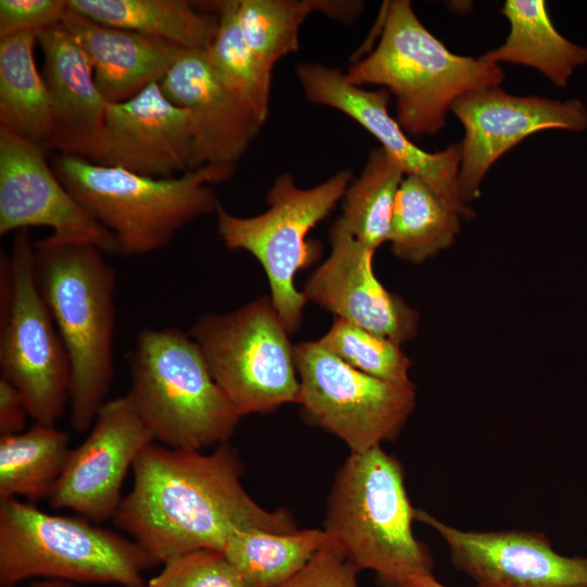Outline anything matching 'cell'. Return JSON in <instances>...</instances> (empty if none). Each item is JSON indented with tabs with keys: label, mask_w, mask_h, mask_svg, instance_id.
<instances>
[{
	"label": "cell",
	"mask_w": 587,
	"mask_h": 587,
	"mask_svg": "<svg viewBox=\"0 0 587 587\" xmlns=\"http://www.w3.org/2000/svg\"><path fill=\"white\" fill-rule=\"evenodd\" d=\"M36 41L33 33L0 38V127L45 149L52 137L53 118L35 62Z\"/></svg>",
	"instance_id": "cell-24"
},
{
	"label": "cell",
	"mask_w": 587,
	"mask_h": 587,
	"mask_svg": "<svg viewBox=\"0 0 587 587\" xmlns=\"http://www.w3.org/2000/svg\"><path fill=\"white\" fill-rule=\"evenodd\" d=\"M295 71L310 102L333 108L354 120L380 142L405 175L428 184L462 218L475 216L459 190L460 142L437 152L424 151L388 113L389 92L385 88L363 89L347 82L341 70L319 63L301 62Z\"/></svg>",
	"instance_id": "cell-15"
},
{
	"label": "cell",
	"mask_w": 587,
	"mask_h": 587,
	"mask_svg": "<svg viewBox=\"0 0 587 587\" xmlns=\"http://www.w3.org/2000/svg\"><path fill=\"white\" fill-rule=\"evenodd\" d=\"M28 587H77L71 582L61 580V579H51L42 583H37Z\"/></svg>",
	"instance_id": "cell-37"
},
{
	"label": "cell",
	"mask_w": 587,
	"mask_h": 587,
	"mask_svg": "<svg viewBox=\"0 0 587 587\" xmlns=\"http://www.w3.org/2000/svg\"><path fill=\"white\" fill-rule=\"evenodd\" d=\"M28 410L17 390L4 377H0V436L22 433L26 425Z\"/></svg>",
	"instance_id": "cell-35"
},
{
	"label": "cell",
	"mask_w": 587,
	"mask_h": 587,
	"mask_svg": "<svg viewBox=\"0 0 587 587\" xmlns=\"http://www.w3.org/2000/svg\"><path fill=\"white\" fill-rule=\"evenodd\" d=\"M163 93L190 114L192 170L229 179L264 122L213 71L207 54L185 50L160 82Z\"/></svg>",
	"instance_id": "cell-18"
},
{
	"label": "cell",
	"mask_w": 587,
	"mask_h": 587,
	"mask_svg": "<svg viewBox=\"0 0 587 587\" xmlns=\"http://www.w3.org/2000/svg\"><path fill=\"white\" fill-rule=\"evenodd\" d=\"M189 334L241 417L298 402L294 346L271 297L226 314H205Z\"/></svg>",
	"instance_id": "cell-10"
},
{
	"label": "cell",
	"mask_w": 587,
	"mask_h": 587,
	"mask_svg": "<svg viewBox=\"0 0 587 587\" xmlns=\"http://www.w3.org/2000/svg\"><path fill=\"white\" fill-rule=\"evenodd\" d=\"M373 51L345 73L352 85H379L396 98V121L408 135H435L463 93L498 87V64L451 52L419 20L408 0L386 2Z\"/></svg>",
	"instance_id": "cell-4"
},
{
	"label": "cell",
	"mask_w": 587,
	"mask_h": 587,
	"mask_svg": "<svg viewBox=\"0 0 587 587\" xmlns=\"http://www.w3.org/2000/svg\"><path fill=\"white\" fill-rule=\"evenodd\" d=\"M330 254L308 279L303 295L335 314L398 345L417 334L419 313L377 279L374 250L336 223L329 232Z\"/></svg>",
	"instance_id": "cell-19"
},
{
	"label": "cell",
	"mask_w": 587,
	"mask_h": 587,
	"mask_svg": "<svg viewBox=\"0 0 587 587\" xmlns=\"http://www.w3.org/2000/svg\"><path fill=\"white\" fill-rule=\"evenodd\" d=\"M38 226L117 254L114 236L66 189L43 149L0 127V235Z\"/></svg>",
	"instance_id": "cell-14"
},
{
	"label": "cell",
	"mask_w": 587,
	"mask_h": 587,
	"mask_svg": "<svg viewBox=\"0 0 587 587\" xmlns=\"http://www.w3.org/2000/svg\"><path fill=\"white\" fill-rule=\"evenodd\" d=\"M93 245L49 235L34 242L35 276L71 364L70 420L88 432L113 367L115 272Z\"/></svg>",
	"instance_id": "cell-2"
},
{
	"label": "cell",
	"mask_w": 587,
	"mask_h": 587,
	"mask_svg": "<svg viewBox=\"0 0 587 587\" xmlns=\"http://www.w3.org/2000/svg\"><path fill=\"white\" fill-rule=\"evenodd\" d=\"M334 539L324 529L236 532L222 552L250 587H279Z\"/></svg>",
	"instance_id": "cell-27"
},
{
	"label": "cell",
	"mask_w": 587,
	"mask_h": 587,
	"mask_svg": "<svg viewBox=\"0 0 587 587\" xmlns=\"http://www.w3.org/2000/svg\"><path fill=\"white\" fill-rule=\"evenodd\" d=\"M411 587H449L438 582L435 576H427L415 580Z\"/></svg>",
	"instance_id": "cell-36"
},
{
	"label": "cell",
	"mask_w": 587,
	"mask_h": 587,
	"mask_svg": "<svg viewBox=\"0 0 587 587\" xmlns=\"http://www.w3.org/2000/svg\"><path fill=\"white\" fill-rule=\"evenodd\" d=\"M37 41L53 118L49 148L87 159L98 141L108 101L85 51L61 23L39 32Z\"/></svg>",
	"instance_id": "cell-20"
},
{
	"label": "cell",
	"mask_w": 587,
	"mask_h": 587,
	"mask_svg": "<svg viewBox=\"0 0 587 587\" xmlns=\"http://www.w3.org/2000/svg\"><path fill=\"white\" fill-rule=\"evenodd\" d=\"M0 369L21 392L29 417L54 425L71 395V364L40 295L28 229L0 258Z\"/></svg>",
	"instance_id": "cell-9"
},
{
	"label": "cell",
	"mask_w": 587,
	"mask_h": 587,
	"mask_svg": "<svg viewBox=\"0 0 587 587\" xmlns=\"http://www.w3.org/2000/svg\"><path fill=\"white\" fill-rule=\"evenodd\" d=\"M298 402L309 422L337 436L350 453L395 439L415 408L414 384L367 375L317 341L294 346Z\"/></svg>",
	"instance_id": "cell-11"
},
{
	"label": "cell",
	"mask_w": 587,
	"mask_h": 587,
	"mask_svg": "<svg viewBox=\"0 0 587 587\" xmlns=\"http://www.w3.org/2000/svg\"><path fill=\"white\" fill-rule=\"evenodd\" d=\"M461 216L428 184L405 175L395 202L388 241L394 254L422 263L449 248Z\"/></svg>",
	"instance_id": "cell-26"
},
{
	"label": "cell",
	"mask_w": 587,
	"mask_h": 587,
	"mask_svg": "<svg viewBox=\"0 0 587 587\" xmlns=\"http://www.w3.org/2000/svg\"><path fill=\"white\" fill-rule=\"evenodd\" d=\"M362 3L338 0H238V25L250 50L273 71L275 64L299 49V30L320 11L340 22H352Z\"/></svg>",
	"instance_id": "cell-25"
},
{
	"label": "cell",
	"mask_w": 587,
	"mask_h": 587,
	"mask_svg": "<svg viewBox=\"0 0 587 587\" xmlns=\"http://www.w3.org/2000/svg\"><path fill=\"white\" fill-rule=\"evenodd\" d=\"M414 519L440 535L454 567L476 587H587V557L558 553L544 533L462 530L423 509Z\"/></svg>",
	"instance_id": "cell-16"
},
{
	"label": "cell",
	"mask_w": 587,
	"mask_h": 587,
	"mask_svg": "<svg viewBox=\"0 0 587 587\" xmlns=\"http://www.w3.org/2000/svg\"><path fill=\"white\" fill-rule=\"evenodd\" d=\"M64 0H1L0 38L39 32L61 23Z\"/></svg>",
	"instance_id": "cell-33"
},
{
	"label": "cell",
	"mask_w": 587,
	"mask_h": 587,
	"mask_svg": "<svg viewBox=\"0 0 587 587\" xmlns=\"http://www.w3.org/2000/svg\"><path fill=\"white\" fill-rule=\"evenodd\" d=\"M215 36L204 51L221 82L264 123L268 117L270 70L248 47L238 25V0L221 1Z\"/></svg>",
	"instance_id": "cell-30"
},
{
	"label": "cell",
	"mask_w": 587,
	"mask_h": 587,
	"mask_svg": "<svg viewBox=\"0 0 587 587\" xmlns=\"http://www.w3.org/2000/svg\"><path fill=\"white\" fill-rule=\"evenodd\" d=\"M351 180L352 172L346 168L314 187L300 188L285 173L267 191L265 212L241 217L222 205L216 211L217 234L224 245L251 253L263 267L272 302L289 334L299 328L307 303L295 286V276L322 251L320 243L308 241V235L344 198Z\"/></svg>",
	"instance_id": "cell-8"
},
{
	"label": "cell",
	"mask_w": 587,
	"mask_h": 587,
	"mask_svg": "<svg viewBox=\"0 0 587 587\" xmlns=\"http://www.w3.org/2000/svg\"><path fill=\"white\" fill-rule=\"evenodd\" d=\"M132 471L113 521L158 564L200 549L222 551L243 529H298L288 512L266 510L246 491L243 466L227 442L202 453L153 441Z\"/></svg>",
	"instance_id": "cell-1"
},
{
	"label": "cell",
	"mask_w": 587,
	"mask_h": 587,
	"mask_svg": "<svg viewBox=\"0 0 587 587\" xmlns=\"http://www.w3.org/2000/svg\"><path fill=\"white\" fill-rule=\"evenodd\" d=\"M190 114L154 83L133 98L108 102L89 161L139 175L167 178L192 171Z\"/></svg>",
	"instance_id": "cell-17"
},
{
	"label": "cell",
	"mask_w": 587,
	"mask_h": 587,
	"mask_svg": "<svg viewBox=\"0 0 587 587\" xmlns=\"http://www.w3.org/2000/svg\"><path fill=\"white\" fill-rule=\"evenodd\" d=\"M52 166L74 198L114 236L118 255L161 250L188 223L221 205L207 167L157 178L67 154L57 157Z\"/></svg>",
	"instance_id": "cell-6"
},
{
	"label": "cell",
	"mask_w": 587,
	"mask_h": 587,
	"mask_svg": "<svg viewBox=\"0 0 587 587\" xmlns=\"http://www.w3.org/2000/svg\"><path fill=\"white\" fill-rule=\"evenodd\" d=\"M450 111L464 127L458 185L466 203L480 196L492 164L524 138L544 129L587 128V108L579 99L513 96L500 86L467 91Z\"/></svg>",
	"instance_id": "cell-12"
},
{
	"label": "cell",
	"mask_w": 587,
	"mask_h": 587,
	"mask_svg": "<svg viewBox=\"0 0 587 587\" xmlns=\"http://www.w3.org/2000/svg\"><path fill=\"white\" fill-rule=\"evenodd\" d=\"M61 25L85 51L108 102L126 101L160 83L186 50L172 42L100 24L68 8Z\"/></svg>",
	"instance_id": "cell-21"
},
{
	"label": "cell",
	"mask_w": 587,
	"mask_h": 587,
	"mask_svg": "<svg viewBox=\"0 0 587 587\" xmlns=\"http://www.w3.org/2000/svg\"><path fill=\"white\" fill-rule=\"evenodd\" d=\"M358 573L333 541L279 587H359Z\"/></svg>",
	"instance_id": "cell-34"
},
{
	"label": "cell",
	"mask_w": 587,
	"mask_h": 587,
	"mask_svg": "<svg viewBox=\"0 0 587 587\" xmlns=\"http://www.w3.org/2000/svg\"><path fill=\"white\" fill-rule=\"evenodd\" d=\"M404 176L402 166L388 152L382 147L372 149L360 176L350 182L342 198L341 216L335 223L375 251L388 241Z\"/></svg>",
	"instance_id": "cell-29"
},
{
	"label": "cell",
	"mask_w": 587,
	"mask_h": 587,
	"mask_svg": "<svg viewBox=\"0 0 587 587\" xmlns=\"http://www.w3.org/2000/svg\"><path fill=\"white\" fill-rule=\"evenodd\" d=\"M319 342L334 355L367 375L394 384H413L409 376L412 362L400 345L349 321L335 317L333 325Z\"/></svg>",
	"instance_id": "cell-31"
},
{
	"label": "cell",
	"mask_w": 587,
	"mask_h": 587,
	"mask_svg": "<svg viewBox=\"0 0 587 587\" xmlns=\"http://www.w3.org/2000/svg\"><path fill=\"white\" fill-rule=\"evenodd\" d=\"M143 587H250L222 551L200 549L175 557Z\"/></svg>",
	"instance_id": "cell-32"
},
{
	"label": "cell",
	"mask_w": 587,
	"mask_h": 587,
	"mask_svg": "<svg viewBox=\"0 0 587 587\" xmlns=\"http://www.w3.org/2000/svg\"><path fill=\"white\" fill-rule=\"evenodd\" d=\"M71 450L68 434L55 425L35 422L27 430L0 436V499L48 498Z\"/></svg>",
	"instance_id": "cell-28"
},
{
	"label": "cell",
	"mask_w": 587,
	"mask_h": 587,
	"mask_svg": "<svg viewBox=\"0 0 587 587\" xmlns=\"http://www.w3.org/2000/svg\"><path fill=\"white\" fill-rule=\"evenodd\" d=\"M158 563L135 541L85 517L0 499V587L34 577L143 587Z\"/></svg>",
	"instance_id": "cell-7"
},
{
	"label": "cell",
	"mask_w": 587,
	"mask_h": 587,
	"mask_svg": "<svg viewBox=\"0 0 587 587\" xmlns=\"http://www.w3.org/2000/svg\"><path fill=\"white\" fill-rule=\"evenodd\" d=\"M412 507L400 461L382 446L350 453L332 487L324 530L359 572L380 587H411L434 576L428 547L412 530Z\"/></svg>",
	"instance_id": "cell-3"
},
{
	"label": "cell",
	"mask_w": 587,
	"mask_h": 587,
	"mask_svg": "<svg viewBox=\"0 0 587 587\" xmlns=\"http://www.w3.org/2000/svg\"><path fill=\"white\" fill-rule=\"evenodd\" d=\"M153 441L128 392L107 400L88 436L71 450L65 469L48 497L50 505L77 512L96 524L113 519L128 470Z\"/></svg>",
	"instance_id": "cell-13"
},
{
	"label": "cell",
	"mask_w": 587,
	"mask_h": 587,
	"mask_svg": "<svg viewBox=\"0 0 587 587\" xmlns=\"http://www.w3.org/2000/svg\"><path fill=\"white\" fill-rule=\"evenodd\" d=\"M128 395L155 441L201 451L226 444L241 416L190 334L141 328L129 353Z\"/></svg>",
	"instance_id": "cell-5"
},
{
	"label": "cell",
	"mask_w": 587,
	"mask_h": 587,
	"mask_svg": "<svg viewBox=\"0 0 587 587\" xmlns=\"http://www.w3.org/2000/svg\"><path fill=\"white\" fill-rule=\"evenodd\" d=\"M510 33L500 47L482 60L533 67L559 87L567 86L575 70L587 63V48L563 37L554 27L542 0H507L501 9Z\"/></svg>",
	"instance_id": "cell-22"
},
{
	"label": "cell",
	"mask_w": 587,
	"mask_h": 587,
	"mask_svg": "<svg viewBox=\"0 0 587 587\" xmlns=\"http://www.w3.org/2000/svg\"><path fill=\"white\" fill-rule=\"evenodd\" d=\"M67 8L100 24L205 51L218 17L195 10L186 0H66Z\"/></svg>",
	"instance_id": "cell-23"
}]
</instances>
